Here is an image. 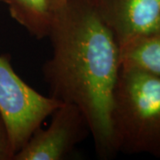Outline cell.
<instances>
[{
	"label": "cell",
	"instance_id": "7a4b0ae2",
	"mask_svg": "<svg viewBox=\"0 0 160 160\" xmlns=\"http://www.w3.org/2000/svg\"><path fill=\"white\" fill-rule=\"evenodd\" d=\"M111 125L116 152L160 158V78L120 67Z\"/></svg>",
	"mask_w": 160,
	"mask_h": 160
},
{
	"label": "cell",
	"instance_id": "52a82bcc",
	"mask_svg": "<svg viewBox=\"0 0 160 160\" xmlns=\"http://www.w3.org/2000/svg\"><path fill=\"white\" fill-rule=\"evenodd\" d=\"M11 17L37 39L48 38L54 16L49 0H8Z\"/></svg>",
	"mask_w": 160,
	"mask_h": 160
},
{
	"label": "cell",
	"instance_id": "9c48e42d",
	"mask_svg": "<svg viewBox=\"0 0 160 160\" xmlns=\"http://www.w3.org/2000/svg\"><path fill=\"white\" fill-rule=\"evenodd\" d=\"M49 1L53 12H56L59 9H61L67 2V0H49Z\"/></svg>",
	"mask_w": 160,
	"mask_h": 160
},
{
	"label": "cell",
	"instance_id": "8992f818",
	"mask_svg": "<svg viewBox=\"0 0 160 160\" xmlns=\"http://www.w3.org/2000/svg\"><path fill=\"white\" fill-rule=\"evenodd\" d=\"M120 66L141 69L160 78V29L119 46Z\"/></svg>",
	"mask_w": 160,
	"mask_h": 160
},
{
	"label": "cell",
	"instance_id": "6da1fadb",
	"mask_svg": "<svg viewBox=\"0 0 160 160\" xmlns=\"http://www.w3.org/2000/svg\"><path fill=\"white\" fill-rule=\"evenodd\" d=\"M48 38L52 56L43 66L49 96L76 105L86 116L98 157L117 154L111 125L120 70L119 46L91 0H67L54 12Z\"/></svg>",
	"mask_w": 160,
	"mask_h": 160
},
{
	"label": "cell",
	"instance_id": "30bf717a",
	"mask_svg": "<svg viewBox=\"0 0 160 160\" xmlns=\"http://www.w3.org/2000/svg\"><path fill=\"white\" fill-rule=\"evenodd\" d=\"M0 2H1V3H5V4H6V3L8 2V0H0Z\"/></svg>",
	"mask_w": 160,
	"mask_h": 160
},
{
	"label": "cell",
	"instance_id": "3957f363",
	"mask_svg": "<svg viewBox=\"0 0 160 160\" xmlns=\"http://www.w3.org/2000/svg\"><path fill=\"white\" fill-rule=\"evenodd\" d=\"M62 103L36 91L18 76L10 59L0 55V117L14 154Z\"/></svg>",
	"mask_w": 160,
	"mask_h": 160
},
{
	"label": "cell",
	"instance_id": "5b68a950",
	"mask_svg": "<svg viewBox=\"0 0 160 160\" xmlns=\"http://www.w3.org/2000/svg\"><path fill=\"white\" fill-rule=\"evenodd\" d=\"M118 46L160 29V0H91Z\"/></svg>",
	"mask_w": 160,
	"mask_h": 160
},
{
	"label": "cell",
	"instance_id": "ba28073f",
	"mask_svg": "<svg viewBox=\"0 0 160 160\" xmlns=\"http://www.w3.org/2000/svg\"><path fill=\"white\" fill-rule=\"evenodd\" d=\"M13 156L6 126L0 117V160H12Z\"/></svg>",
	"mask_w": 160,
	"mask_h": 160
},
{
	"label": "cell",
	"instance_id": "277c9868",
	"mask_svg": "<svg viewBox=\"0 0 160 160\" xmlns=\"http://www.w3.org/2000/svg\"><path fill=\"white\" fill-rule=\"evenodd\" d=\"M46 129H36L12 160H62L91 135L86 116L76 105L62 103Z\"/></svg>",
	"mask_w": 160,
	"mask_h": 160
}]
</instances>
